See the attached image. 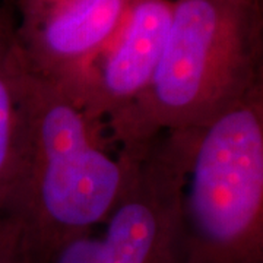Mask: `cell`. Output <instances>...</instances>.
Wrapping results in <instances>:
<instances>
[{"instance_id":"2","label":"cell","mask_w":263,"mask_h":263,"mask_svg":"<svg viewBox=\"0 0 263 263\" xmlns=\"http://www.w3.org/2000/svg\"><path fill=\"white\" fill-rule=\"evenodd\" d=\"M141 154L120 148L105 123L62 86L32 73L27 165L10 216L37 263L60 243L103 224Z\"/></svg>"},{"instance_id":"4","label":"cell","mask_w":263,"mask_h":263,"mask_svg":"<svg viewBox=\"0 0 263 263\" xmlns=\"http://www.w3.org/2000/svg\"><path fill=\"white\" fill-rule=\"evenodd\" d=\"M195 130L154 136L103 230L66 240L41 263H183L177 200Z\"/></svg>"},{"instance_id":"8","label":"cell","mask_w":263,"mask_h":263,"mask_svg":"<svg viewBox=\"0 0 263 263\" xmlns=\"http://www.w3.org/2000/svg\"><path fill=\"white\" fill-rule=\"evenodd\" d=\"M0 263H37L19 222L10 215L0 216Z\"/></svg>"},{"instance_id":"9","label":"cell","mask_w":263,"mask_h":263,"mask_svg":"<svg viewBox=\"0 0 263 263\" xmlns=\"http://www.w3.org/2000/svg\"><path fill=\"white\" fill-rule=\"evenodd\" d=\"M2 2H5V0H0V3H2Z\"/></svg>"},{"instance_id":"6","label":"cell","mask_w":263,"mask_h":263,"mask_svg":"<svg viewBox=\"0 0 263 263\" xmlns=\"http://www.w3.org/2000/svg\"><path fill=\"white\" fill-rule=\"evenodd\" d=\"M173 0H133L114 37L72 92L107 129L146 94L168 34Z\"/></svg>"},{"instance_id":"3","label":"cell","mask_w":263,"mask_h":263,"mask_svg":"<svg viewBox=\"0 0 263 263\" xmlns=\"http://www.w3.org/2000/svg\"><path fill=\"white\" fill-rule=\"evenodd\" d=\"M177 228L183 263H263V86L196 129Z\"/></svg>"},{"instance_id":"5","label":"cell","mask_w":263,"mask_h":263,"mask_svg":"<svg viewBox=\"0 0 263 263\" xmlns=\"http://www.w3.org/2000/svg\"><path fill=\"white\" fill-rule=\"evenodd\" d=\"M29 70L72 94L133 0H12Z\"/></svg>"},{"instance_id":"1","label":"cell","mask_w":263,"mask_h":263,"mask_svg":"<svg viewBox=\"0 0 263 263\" xmlns=\"http://www.w3.org/2000/svg\"><path fill=\"white\" fill-rule=\"evenodd\" d=\"M263 86V0H173L160 65L107 130L139 151L162 132L205 126Z\"/></svg>"},{"instance_id":"7","label":"cell","mask_w":263,"mask_h":263,"mask_svg":"<svg viewBox=\"0 0 263 263\" xmlns=\"http://www.w3.org/2000/svg\"><path fill=\"white\" fill-rule=\"evenodd\" d=\"M32 72L15 32L13 2L0 3V216L10 215L27 165Z\"/></svg>"}]
</instances>
